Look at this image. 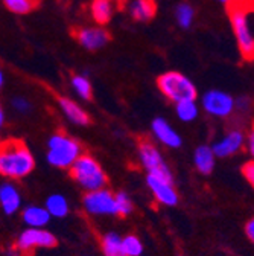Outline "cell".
I'll return each instance as SVG.
<instances>
[{"mask_svg":"<svg viewBox=\"0 0 254 256\" xmlns=\"http://www.w3.org/2000/svg\"><path fill=\"white\" fill-rule=\"evenodd\" d=\"M50 215L46 210L44 206H35L30 204L23 208L21 210V220L24 221V224L27 228H35V229H44L49 221H50Z\"/></svg>","mask_w":254,"mask_h":256,"instance_id":"ac0fdd59","label":"cell"},{"mask_svg":"<svg viewBox=\"0 0 254 256\" xmlns=\"http://www.w3.org/2000/svg\"><path fill=\"white\" fill-rule=\"evenodd\" d=\"M216 2H219L221 5H226V6H233L235 4H238L239 2V0H216Z\"/></svg>","mask_w":254,"mask_h":256,"instance_id":"836d02e7","label":"cell"},{"mask_svg":"<svg viewBox=\"0 0 254 256\" xmlns=\"http://www.w3.org/2000/svg\"><path fill=\"white\" fill-rule=\"evenodd\" d=\"M0 208L6 215H14L21 208V194L11 182L0 184Z\"/></svg>","mask_w":254,"mask_h":256,"instance_id":"9a60e30c","label":"cell"},{"mask_svg":"<svg viewBox=\"0 0 254 256\" xmlns=\"http://www.w3.org/2000/svg\"><path fill=\"white\" fill-rule=\"evenodd\" d=\"M157 87L171 102L197 100L198 90L194 81L178 70H168L157 78Z\"/></svg>","mask_w":254,"mask_h":256,"instance_id":"5b68a950","label":"cell"},{"mask_svg":"<svg viewBox=\"0 0 254 256\" xmlns=\"http://www.w3.org/2000/svg\"><path fill=\"white\" fill-rule=\"evenodd\" d=\"M82 206L87 214L94 215V216L117 215L114 194H111V190H108L105 188L98 189V190H91V192H85V196L82 198Z\"/></svg>","mask_w":254,"mask_h":256,"instance_id":"ba28073f","label":"cell"},{"mask_svg":"<svg viewBox=\"0 0 254 256\" xmlns=\"http://www.w3.org/2000/svg\"><path fill=\"white\" fill-rule=\"evenodd\" d=\"M3 86H5V74L2 69H0V90L3 88Z\"/></svg>","mask_w":254,"mask_h":256,"instance_id":"e575fe53","label":"cell"},{"mask_svg":"<svg viewBox=\"0 0 254 256\" xmlns=\"http://www.w3.org/2000/svg\"><path fill=\"white\" fill-rule=\"evenodd\" d=\"M82 154L81 144L67 133H53L47 140V162L59 170H69Z\"/></svg>","mask_w":254,"mask_h":256,"instance_id":"3957f363","label":"cell"},{"mask_svg":"<svg viewBox=\"0 0 254 256\" xmlns=\"http://www.w3.org/2000/svg\"><path fill=\"white\" fill-rule=\"evenodd\" d=\"M195 16H197L195 8L187 2L180 4L175 8V20L181 29H189L190 26H192L195 22Z\"/></svg>","mask_w":254,"mask_h":256,"instance_id":"603a6c76","label":"cell"},{"mask_svg":"<svg viewBox=\"0 0 254 256\" xmlns=\"http://www.w3.org/2000/svg\"><path fill=\"white\" fill-rule=\"evenodd\" d=\"M229 17L242 58L254 60V4L239 0L229 8Z\"/></svg>","mask_w":254,"mask_h":256,"instance_id":"7a4b0ae2","label":"cell"},{"mask_svg":"<svg viewBox=\"0 0 254 256\" xmlns=\"http://www.w3.org/2000/svg\"><path fill=\"white\" fill-rule=\"evenodd\" d=\"M151 132L154 138L163 144L168 148L177 150L183 145V138L181 134L175 130V128L165 119V118H155L151 122Z\"/></svg>","mask_w":254,"mask_h":256,"instance_id":"4fadbf2b","label":"cell"},{"mask_svg":"<svg viewBox=\"0 0 254 256\" xmlns=\"http://www.w3.org/2000/svg\"><path fill=\"white\" fill-rule=\"evenodd\" d=\"M146 184L151 189L155 200L160 204L168 206V208L178 204V192L174 188V182L148 174L146 176Z\"/></svg>","mask_w":254,"mask_h":256,"instance_id":"8fae6325","label":"cell"},{"mask_svg":"<svg viewBox=\"0 0 254 256\" xmlns=\"http://www.w3.org/2000/svg\"><path fill=\"white\" fill-rule=\"evenodd\" d=\"M3 5L17 16H26L38 6V0H2Z\"/></svg>","mask_w":254,"mask_h":256,"instance_id":"d4e9b609","label":"cell"},{"mask_svg":"<svg viewBox=\"0 0 254 256\" xmlns=\"http://www.w3.org/2000/svg\"><path fill=\"white\" fill-rule=\"evenodd\" d=\"M70 86L72 90L79 96L81 100L84 101H90L93 96V87L90 80L85 75H73L70 78Z\"/></svg>","mask_w":254,"mask_h":256,"instance_id":"cb8c5ba5","label":"cell"},{"mask_svg":"<svg viewBox=\"0 0 254 256\" xmlns=\"http://www.w3.org/2000/svg\"><path fill=\"white\" fill-rule=\"evenodd\" d=\"M200 104L197 100H184L175 102V114L181 122H194L200 116Z\"/></svg>","mask_w":254,"mask_h":256,"instance_id":"ffe728a7","label":"cell"},{"mask_svg":"<svg viewBox=\"0 0 254 256\" xmlns=\"http://www.w3.org/2000/svg\"><path fill=\"white\" fill-rule=\"evenodd\" d=\"M44 208L49 212V215L53 218H64V216H67V214L70 210L69 202L62 194L49 196L46 203H44Z\"/></svg>","mask_w":254,"mask_h":256,"instance_id":"44dd1931","label":"cell"},{"mask_svg":"<svg viewBox=\"0 0 254 256\" xmlns=\"http://www.w3.org/2000/svg\"><path fill=\"white\" fill-rule=\"evenodd\" d=\"M216 164V156L213 154L212 146L209 145H200L194 151V165L197 171L203 176H209L213 172Z\"/></svg>","mask_w":254,"mask_h":256,"instance_id":"d6986e66","label":"cell"},{"mask_svg":"<svg viewBox=\"0 0 254 256\" xmlns=\"http://www.w3.org/2000/svg\"><path fill=\"white\" fill-rule=\"evenodd\" d=\"M126 11L136 22H149L157 14V0H130Z\"/></svg>","mask_w":254,"mask_h":256,"instance_id":"e0dca14e","label":"cell"},{"mask_svg":"<svg viewBox=\"0 0 254 256\" xmlns=\"http://www.w3.org/2000/svg\"><path fill=\"white\" fill-rule=\"evenodd\" d=\"M122 248L126 256H142L143 254V242L136 235H126L122 238Z\"/></svg>","mask_w":254,"mask_h":256,"instance_id":"484cf974","label":"cell"},{"mask_svg":"<svg viewBox=\"0 0 254 256\" xmlns=\"http://www.w3.org/2000/svg\"><path fill=\"white\" fill-rule=\"evenodd\" d=\"M76 42L90 52L105 48L110 42V34L104 26H82L75 30Z\"/></svg>","mask_w":254,"mask_h":256,"instance_id":"9c48e42d","label":"cell"},{"mask_svg":"<svg viewBox=\"0 0 254 256\" xmlns=\"http://www.w3.org/2000/svg\"><path fill=\"white\" fill-rule=\"evenodd\" d=\"M58 107H59L61 113L64 114L73 125L85 126V125L90 124V116L82 108V106L78 104L76 101L67 98V96H59V98H58Z\"/></svg>","mask_w":254,"mask_h":256,"instance_id":"5bb4252c","label":"cell"},{"mask_svg":"<svg viewBox=\"0 0 254 256\" xmlns=\"http://www.w3.org/2000/svg\"><path fill=\"white\" fill-rule=\"evenodd\" d=\"M245 234L248 236V240L251 242H254V218H251L247 224H245Z\"/></svg>","mask_w":254,"mask_h":256,"instance_id":"4dcf8cb0","label":"cell"},{"mask_svg":"<svg viewBox=\"0 0 254 256\" xmlns=\"http://www.w3.org/2000/svg\"><path fill=\"white\" fill-rule=\"evenodd\" d=\"M70 177L85 190H98L105 188L107 184V174L99 165V162L90 154H81L75 164L69 168Z\"/></svg>","mask_w":254,"mask_h":256,"instance_id":"277c9868","label":"cell"},{"mask_svg":"<svg viewBox=\"0 0 254 256\" xmlns=\"http://www.w3.org/2000/svg\"><path fill=\"white\" fill-rule=\"evenodd\" d=\"M200 107L209 116L218 119H226L236 112L233 96L224 90H218V88L209 90L203 94Z\"/></svg>","mask_w":254,"mask_h":256,"instance_id":"52a82bcc","label":"cell"},{"mask_svg":"<svg viewBox=\"0 0 254 256\" xmlns=\"http://www.w3.org/2000/svg\"><path fill=\"white\" fill-rule=\"evenodd\" d=\"M242 176L254 188V160H250L242 166Z\"/></svg>","mask_w":254,"mask_h":256,"instance_id":"f1b7e54d","label":"cell"},{"mask_svg":"<svg viewBox=\"0 0 254 256\" xmlns=\"http://www.w3.org/2000/svg\"><path fill=\"white\" fill-rule=\"evenodd\" d=\"M56 246V238L46 229L27 228L23 230L17 240V248L21 252H29L32 248H50Z\"/></svg>","mask_w":254,"mask_h":256,"instance_id":"30bf717a","label":"cell"},{"mask_svg":"<svg viewBox=\"0 0 254 256\" xmlns=\"http://www.w3.org/2000/svg\"><path fill=\"white\" fill-rule=\"evenodd\" d=\"M114 2H120V0H114Z\"/></svg>","mask_w":254,"mask_h":256,"instance_id":"d590c367","label":"cell"},{"mask_svg":"<svg viewBox=\"0 0 254 256\" xmlns=\"http://www.w3.org/2000/svg\"><path fill=\"white\" fill-rule=\"evenodd\" d=\"M35 168V158L27 145L20 139L0 142V176L9 180H20Z\"/></svg>","mask_w":254,"mask_h":256,"instance_id":"6da1fadb","label":"cell"},{"mask_svg":"<svg viewBox=\"0 0 254 256\" xmlns=\"http://www.w3.org/2000/svg\"><path fill=\"white\" fill-rule=\"evenodd\" d=\"M245 142H247V150H248L250 156H251V157H253V160H254V126L251 128V132L248 133V136H247Z\"/></svg>","mask_w":254,"mask_h":256,"instance_id":"f546056e","label":"cell"},{"mask_svg":"<svg viewBox=\"0 0 254 256\" xmlns=\"http://www.w3.org/2000/svg\"><path fill=\"white\" fill-rule=\"evenodd\" d=\"M104 256H126L122 248V236L116 232H108L102 238Z\"/></svg>","mask_w":254,"mask_h":256,"instance_id":"7402d4cb","label":"cell"},{"mask_svg":"<svg viewBox=\"0 0 254 256\" xmlns=\"http://www.w3.org/2000/svg\"><path fill=\"white\" fill-rule=\"evenodd\" d=\"M235 107H236V110H241V112L248 110V107H250V101H248V98H239V100H235Z\"/></svg>","mask_w":254,"mask_h":256,"instance_id":"1f68e13d","label":"cell"},{"mask_svg":"<svg viewBox=\"0 0 254 256\" xmlns=\"http://www.w3.org/2000/svg\"><path fill=\"white\" fill-rule=\"evenodd\" d=\"M245 145V134L241 130H230L212 145L216 158H227L238 154Z\"/></svg>","mask_w":254,"mask_h":256,"instance_id":"7c38bea8","label":"cell"},{"mask_svg":"<svg viewBox=\"0 0 254 256\" xmlns=\"http://www.w3.org/2000/svg\"><path fill=\"white\" fill-rule=\"evenodd\" d=\"M12 107L18 113H29L30 108H32V106H30L29 100L24 98V96H15V98L12 100Z\"/></svg>","mask_w":254,"mask_h":256,"instance_id":"83f0119b","label":"cell"},{"mask_svg":"<svg viewBox=\"0 0 254 256\" xmlns=\"http://www.w3.org/2000/svg\"><path fill=\"white\" fill-rule=\"evenodd\" d=\"M114 202H116V209H117V215L120 216H128L133 214L134 210V203L130 198V196L126 194L125 190H120L117 194H114Z\"/></svg>","mask_w":254,"mask_h":256,"instance_id":"4316f807","label":"cell"},{"mask_svg":"<svg viewBox=\"0 0 254 256\" xmlns=\"http://www.w3.org/2000/svg\"><path fill=\"white\" fill-rule=\"evenodd\" d=\"M250 2H253V4H254V0H250Z\"/></svg>","mask_w":254,"mask_h":256,"instance_id":"8d00e7d4","label":"cell"},{"mask_svg":"<svg viewBox=\"0 0 254 256\" xmlns=\"http://www.w3.org/2000/svg\"><path fill=\"white\" fill-rule=\"evenodd\" d=\"M5 120H6V114H5V110H3V106L0 104V130L5 126Z\"/></svg>","mask_w":254,"mask_h":256,"instance_id":"d6a6232c","label":"cell"},{"mask_svg":"<svg viewBox=\"0 0 254 256\" xmlns=\"http://www.w3.org/2000/svg\"><path fill=\"white\" fill-rule=\"evenodd\" d=\"M139 158L143 168L148 171V174L174 182L171 168L165 162L163 154L158 151V148L151 140L143 139L139 142Z\"/></svg>","mask_w":254,"mask_h":256,"instance_id":"8992f818","label":"cell"},{"mask_svg":"<svg viewBox=\"0 0 254 256\" xmlns=\"http://www.w3.org/2000/svg\"><path fill=\"white\" fill-rule=\"evenodd\" d=\"M116 12L114 0H91L90 17L98 26H105L111 22Z\"/></svg>","mask_w":254,"mask_h":256,"instance_id":"2e32d148","label":"cell"}]
</instances>
